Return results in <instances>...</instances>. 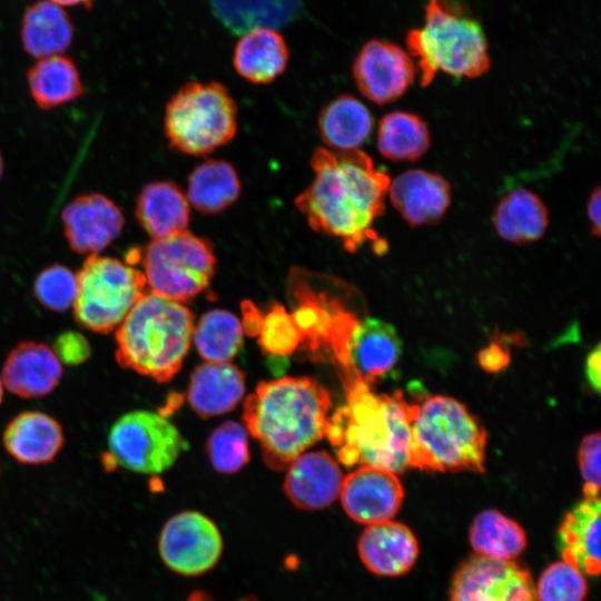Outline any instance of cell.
<instances>
[{"instance_id":"6da1fadb","label":"cell","mask_w":601,"mask_h":601,"mask_svg":"<svg viewBox=\"0 0 601 601\" xmlns=\"http://www.w3.org/2000/svg\"><path fill=\"white\" fill-rule=\"evenodd\" d=\"M311 166L314 178L295 199L308 225L339 239L349 253L380 243L373 226L384 211L390 177L361 149L317 148Z\"/></svg>"},{"instance_id":"7a4b0ae2","label":"cell","mask_w":601,"mask_h":601,"mask_svg":"<svg viewBox=\"0 0 601 601\" xmlns=\"http://www.w3.org/2000/svg\"><path fill=\"white\" fill-rule=\"evenodd\" d=\"M331 394L312 377L260 382L244 404L246 430L273 470H284L325 436Z\"/></svg>"},{"instance_id":"3957f363","label":"cell","mask_w":601,"mask_h":601,"mask_svg":"<svg viewBox=\"0 0 601 601\" xmlns=\"http://www.w3.org/2000/svg\"><path fill=\"white\" fill-rule=\"evenodd\" d=\"M346 391V404L328 417L325 432L339 461L395 474L410 467V405L403 394H376L357 380Z\"/></svg>"},{"instance_id":"277c9868","label":"cell","mask_w":601,"mask_h":601,"mask_svg":"<svg viewBox=\"0 0 601 601\" xmlns=\"http://www.w3.org/2000/svg\"><path fill=\"white\" fill-rule=\"evenodd\" d=\"M194 315L181 303L145 293L115 331L119 366L169 382L188 353Z\"/></svg>"},{"instance_id":"5b68a950","label":"cell","mask_w":601,"mask_h":601,"mask_svg":"<svg viewBox=\"0 0 601 601\" xmlns=\"http://www.w3.org/2000/svg\"><path fill=\"white\" fill-rule=\"evenodd\" d=\"M408 405L411 467L484 472L486 432L465 405L444 395H426Z\"/></svg>"},{"instance_id":"8992f818","label":"cell","mask_w":601,"mask_h":601,"mask_svg":"<svg viewBox=\"0 0 601 601\" xmlns=\"http://www.w3.org/2000/svg\"><path fill=\"white\" fill-rule=\"evenodd\" d=\"M410 55L420 69V85L428 86L437 71L476 78L491 67L482 27L449 0H428L424 26L406 35Z\"/></svg>"},{"instance_id":"52a82bcc","label":"cell","mask_w":601,"mask_h":601,"mask_svg":"<svg viewBox=\"0 0 601 601\" xmlns=\"http://www.w3.org/2000/svg\"><path fill=\"white\" fill-rule=\"evenodd\" d=\"M165 135L171 148L201 156L228 144L237 131V106L219 82H188L166 105Z\"/></svg>"},{"instance_id":"ba28073f","label":"cell","mask_w":601,"mask_h":601,"mask_svg":"<svg viewBox=\"0 0 601 601\" xmlns=\"http://www.w3.org/2000/svg\"><path fill=\"white\" fill-rule=\"evenodd\" d=\"M75 321L99 334L116 331L146 292V278L132 265L109 256L89 255L77 273Z\"/></svg>"},{"instance_id":"9c48e42d","label":"cell","mask_w":601,"mask_h":601,"mask_svg":"<svg viewBox=\"0 0 601 601\" xmlns=\"http://www.w3.org/2000/svg\"><path fill=\"white\" fill-rule=\"evenodd\" d=\"M140 260L149 292L178 303L188 302L210 283L216 265L211 244L185 230L152 239L126 263Z\"/></svg>"},{"instance_id":"30bf717a","label":"cell","mask_w":601,"mask_h":601,"mask_svg":"<svg viewBox=\"0 0 601 601\" xmlns=\"http://www.w3.org/2000/svg\"><path fill=\"white\" fill-rule=\"evenodd\" d=\"M106 467L121 466L141 474L168 470L187 449L177 427L166 416L147 410L121 415L111 425Z\"/></svg>"},{"instance_id":"8fae6325","label":"cell","mask_w":601,"mask_h":601,"mask_svg":"<svg viewBox=\"0 0 601 601\" xmlns=\"http://www.w3.org/2000/svg\"><path fill=\"white\" fill-rule=\"evenodd\" d=\"M288 292L296 304L292 315L304 336L303 343L311 349L331 347L343 368L344 378L348 377L347 343L358 319L343 306L339 298L325 290H316L307 273L300 269L292 270Z\"/></svg>"},{"instance_id":"7c38bea8","label":"cell","mask_w":601,"mask_h":601,"mask_svg":"<svg viewBox=\"0 0 601 601\" xmlns=\"http://www.w3.org/2000/svg\"><path fill=\"white\" fill-rule=\"evenodd\" d=\"M157 548L169 570L184 577H197L216 566L224 542L211 519L197 511H181L165 522Z\"/></svg>"},{"instance_id":"4fadbf2b","label":"cell","mask_w":601,"mask_h":601,"mask_svg":"<svg viewBox=\"0 0 601 601\" xmlns=\"http://www.w3.org/2000/svg\"><path fill=\"white\" fill-rule=\"evenodd\" d=\"M449 601H539L530 571L515 561L474 555L460 564Z\"/></svg>"},{"instance_id":"5bb4252c","label":"cell","mask_w":601,"mask_h":601,"mask_svg":"<svg viewBox=\"0 0 601 601\" xmlns=\"http://www.w3.org/2000/svg\"><path fill=\"white\" fill-rule=\"evenodd\" d=\"M352 71L359 92L377 105L398 99L415 79L411 56L400 46L381 39H372L361 48Z\"/></svg>"},{"instance_id":"9a60e30c","label":"cell","mask_w":601,"mask_h":601,"mask_svg":"<svg viewBox=\"0 0 601 601\" xmlns=\"http://www.w3.org/2000/svg\"><path fill=\"white\" fill-rule=\"evenodd\" d=\"M338 497L353 521L370 525L388 521L398 512L404 490L395 473L361 465L344 476Z\"/></svg>"},{"instance_id":"2e32d148","label":"cell","mask_w":601,"mask_h":601,"mask_svg":"<svg viewBox=\"0 0 601 601\" xmlns=\"http://www.w3.org/2000/svg\"><path fill=\"white\" fill-rule=\"evenodd\" d=\"M63 233L78 254H98L117 239L125 226L121 209L99 193L83 194L62 210Z\"/></svg>"},{"instance_id":"e0dca14e","label":"cell","mask_w":601,"mask_h":601,"mask_svg":"<svg viewBox=\"0 0 601 601\" xmlns=\"http://www.w3.org/2000/svg\"><path fill=\"white\" fill-rule=\"evenodd\" d=\"M402 343L396 329L377 318H364L354 325L347 343L349 380L370 387L391 372L401 355Z\"/></svg>"},{"instance_id":"ac0fdd59","label":"cell","mask_w":601,"mask_h":601,"mask_svg":"<svg viewBox=\"0 0 601 601\" xmlns=\"http://www.w3.org/2000/svg\"><path fill=\"white\" fill-rule=\"evenodd\" d=\"M62 377V364L51 346L22 341L7 355L2 367L6 388L21 398H38L52 393Z\"/></svg>"},{"instance_id":"d6986e66","label":"cell","mask_w":601,"mask_h":601,"mask_svg":"<svg viewBox=\"0 0 601 601\" xmlns=\"http://www.w3.org/2000/svg\"><path fill=\"white\" fill-rule=\"evenodd\" d=\"M343 479L337 462L327 452L302 453L287 467L284 491L297 509L317 511L338 499Z\"/></svg>"},{"instance_id":"ffe728a7","label":"cell","mask_w":601,"mask_h":601,"mask_svg":"<svg viewBox=\"0 0 601 601\" xmlns=\"http://www.w3.org/2000/svg\"><path fill=\"white\" fill-rule=\"evenodd\" d=\"M357 551L364 566L376 575L397 577L415 564L420 546L408 526L392 520L366 525Z\"/></svg>"},{"instance_id":"44dd1931","label":"cell","mask_w":601,"mask_h":601,"mask_svg":"<svg viewBox=\"0 0 601 601\" xmlns=\"http://www.w3.org/2000/svg\"><path fill=\"white\" fill-rule=\"evenodd\" d=\"M391 204L412 226L440 220L451 204V186L441 175L410 169L390 183Z\"/></svg>"},{"instance_id":"7402d4cb","label":"cell","mask_w":601,"mask_h":601,"mask_svg":"<svg viewBox=\"0 0 601 601\" xmlns=\"http://www.w3.org/2000/svg\"><path fill=\"white\" fill-rule=\"evenodd\" d=\"M65 442L61 424L41 411H23L9 421L2 433L7 453L17 462L41 465L56 459Z\"/></svg>"},{"instance_id":"603a6c76","label":"cell","mask_w":601,"mask_h":601,"mask_svg":"<svg viewBox=\"0 0 601 601\" xmlns=\"http://www.w3.org/2000/svg\"><path fill=\"white\" fill-rule=\"evenodd\" d=\"M600 499L584 497L564 516L559 531L563 561L584 574L600 573Z\"/></svg>"},{"instance_id":"cb8c5ba5","label":"cell","mask_w":601,"mask_h":601,"mask_svg":"<svg viewBox=\"0 0 601 601\" xmlns=\"http://www.w3.org/2000/svg\"><path fill=\"white\" fill-rule=\"evenodd\" d=\"M243 372L230 364L206 362L195 368L188 387V402L201 417L231 411L244 396Z\"/></svg>"},{"instance_id":"d4e9b609","label":"cell","mask_w":601,"mask_h":601,"mask_svg":"<svg viewBox=\"0 0 601 601\" xmlns=\"http://www.w3.org/2000/svg\"><path fill=\"white\" fill-rule=\"evenodd\" d=\"M289 52L284 37L273 28L247 30L237 41L233 63L239 76L253 83L274 81L286 69Z\"/></svg>"},{"instance_id":"484cf974","label":"cell","mask_w":601,"mask_h":601,"mask_svg":"<svg viewBox=\"0 0 601 601\" xmlns=\"http://www.w3.org/2000/svg\"><path fill=\"white\" fill-rule=\"evenodd\" d=\"M135 215L152 239L166 238L187 230L189 203L176 184L154 181L140 190Z\"/></svg>"},{"instance_id":"4316f807","label":"cell","mask_w":601,"mask_h":601,"mask_svg":"<svg viewBox=\"0 0 601 601\" xmlns=\"http://www.w3.org/2000/svg\"><path fill=\"white\" fill-rule=\"evenodd\" d=\"M73 26L59 6L38 1L27 8L21 24L24 51L38 59L61 55L71 45Z\"/></svg>"},{"instance_id":"83f0119b","label":"cell","mask_w":601,"mask_h":601,"mask_svg":"<svg viewBox=\"0 0 601 601\" xmlns=\"http://www.w3.org/2000/svg\"><path fill=\"white\" fill-rule=\"evenodd\" d=\"M549 225L544 203L534 193L518 188L496 205L493 226L496 234L513 244H525L543 236Z\"/></svg>"},{"instance_id":"f1b7e54d","label":"cell","mask_w":601,"mask_h":601,"mask_svg":"<svg viewBox=\"0 0 601 601\" xmlns=\"http://www.w3.org/2000/svg\"><path fill=\"white\" fill-rule=\"evenodd\" d=\"M318 128L328 149L354 150L367 140L373 128V117L358 99L341 95L323 108Z\"/></svg>"},{"instance_id":"f546056e","label":"cell","mask_w":601,"mask_h":601,"mask_svg":"<svg viewBox=\"0 0 601 601\" xmlns=\"http://www.w3.org/2000/svg\"><path fill=\"white\" fill-rule=\"evenodd\" d=\"M27 82L32 99L41 109L71 102L83 92L76 63L61 55L38 59L27 72Z\"/></svg>"},{"instance_id":"4dcf8cb0","label":"cell","mask_w":601,"mask_h":601,"mask_svg":"<svg viewBox=\"0 0 601 601\" xmlns=\"http://www.w3.org/2000/svg\"><path fill=\"white\" fill-rule=\"evenodd\" d=\"M240 194V181L227 161L210 159L197 166L188 177L187 200L203 214H218L233 205Z\"/></svg>"},{"instance_id":"1f68e13d","label":"cell","mask_w":601,"mask_h":601,"mask_svg":"<svg viewBox=\"0 0 601 601\" xmlns=\"http://www.w3.org/2000/svg\"><path fill=\"white\" fill-rule=\"evenodd\" d=\"M469 538L475 555L501 561H514L528 542L524 529L494 509L484 510L474 518Z\"/></svg>"},{"instance_id":"d6a6232c","label":"cell","mask_w":601,"mask_h":601,"mask_svg":"<svg viewBox=\"0 0 601 601\" xmlns=\"http://www.w3.org/2000/svg\"><path fill=\"white\" fill-rule=\"evenodd\" d=\"M428 148V128L420 116L407 111H393L381 119L377 149L384 158L414 161Z\"/></svg>"},{"instance_id":"836d02e7","label":"cell","mask_w":601,"mask_h":601,"mask_svg":"<svg viewBox=\"0 0 601 601\" xmlns=\"http://www.w3.org/2000/svg\"><path fill=\"white\" fill-rule=\"evenodd\" d=\"M217 17L230 30L245 32L256 27H280L294 19L299 0H211Z\"/></svg>"},{"instance_id":"e575fe53","label":"cell","mask_w":601,"mask_h":601,"mask_svg":"<svg viewBox=\"0 0 601 601\" xmlns=\"http://www.w3.org/2000/svg\"><path fill=\"white\" fill-rule=\"evenodd\" d=\"M243 326L230 312L213 309L194 326L193 339L198 354L207 362L226 363L235 357L243 343Z\"/></svg>"},{"instance_id":"d590c367","label":"cell","mask_w":601,"mask_h":601,"mask_svg":"<svg viewBox=\"0 0 601 601\" xmlns=\"http://www.w3.org/2000/svg\"><path fill=\"white\" fill-rule=\"evenodd\" d=\"M207 453L219 473L238 472L249 460L247 430L237 422L223 423L208 437Z\"/></svg>"},{"instance_id":"8d00e7d4","label":"cell","mask_w":601,"mask_h":601,"mask_svg":"<svg viewBox=\"0 0 601 601\" xmlns=\"http://www.w3.org/2000/svg\"><path fill=\"white\" fill-rule=\"evenodd\" d=\"M77 292V274L61 264L43 268L32 285V294L38 303L56 313L72 308Z\"/></svg>"},{"instance_id":"74e56055","label":"cell","mask_w":601,"mask_h":601,"mask_svg":"<svg viewBox=\"0 0 601 601\" xmlns=\"http://www.w3.org/2000/svg\"><path fill=\"white\" fill-rule=\"evenodd\" d=\"M535 590L539 601H584L588 584L580 569L558 561L543 570Z\"/></svg>"},{"instance_id":"f35d334b","label":"cell","mask_w":601,"mask_h":601,"mask_svg":"<svg viewBox=\"0 0 601 601\" xmlns=\"http://www.w3.org/2000/svg\"><path fill=\"white\" fill-rule=\"evenodd\" d=\"M258 335L262 349L277 356L292 354L304 342L293 315L279 304H274L263 317Z\"/></svg>"},{"instance_id":"ab89813d","label":"cell","mask_w":601,"mask_h":601,"mask_svg":"<svg viewBox=\"0 0 601 601\" xmlns=\"http://www.w3.org/2000/svg\"><path fill=\"white\" fill-rule=\"evenodd\" d=\"M600 433L587 435L579 449V466L584 497H598L600 491Z\"/></svg>"},{"instance_id":"60d3db41","label":"cell","mask_w":601,"mask_h":601,"mask_svg":"<svg viewBox=\"0 0 601 601\" xmlns=\"http://www.w3.org/2000/svg\"><path fill=\"white\" fill-rule=\"evenodd\" d=\"M52 349L60 363L69 366L80 365L91 355L88 338L76 331L60 333L55 339Z\"/></svg>"},{"instance_id":"b9f144b4","label":"cell","mask_w":601,"mask_h":601,"mask_svg":"<svg viewBox=\"0 0 601 601\" xmlns=\"http://www.w3.org/2000/svg\"><path fill=\"white\" fill-rule=\"evenodd\" d=\"M479 359L483 368L496 372L508 364L509 355L502 346L491 344L480 353Z\"/></svg>"},{"instance_id":"7bdbcfd3","label":"cell","mask_w":601,"mask_h":601,"mask_svg":"<svg viewBox=\"0 0 601 601\" xmlns=\"http://www.w3.org/2000/svg\"><path fill=\"white\" fill-rule=\"evenodd\" d=\"M600 345L598 344L587 357L585 376L590 386L598 393L600 390Z\"/></svg>"},{"instance_id":"ee69618b","label":"cell","mask_w":601,"mask_h":601,"mask_svg":"<svg viewBox=\"0 0 601 601\" xmlns=\"http://www.w3.org/2000/svg\"><path fill=\"white\" fill-rule=\"evenodd\" d=\"M243 314L245 332L248 335H258L263 323L260 313L250 302L245 300L243 302Z\"/></svg>"},{"instance_id":"f6af8a7d","label":"cell","mask_w":601,"mask_h":601,"mask_svg":"<svg viewBox=\"0 0 601 601\" xmlns=\"http://www.w3.org/2000/svg\"><path fill=\"white\" fill-rule=\"evenodd\" d=\"M600 188L597 187L591 193L587 204V216L594 236L600 235Z\"/></svg>"},{"instance_id":"bcb514c9","label":"cell","mask_w":601,"mask_h":601,"mask_svg":"<svg viewBox=\"0 0 601 601\" xmlns=\"http://www.w3.org/2000/svg\"><path fill=\"white\" fill-rule=\"evenodd\" d=\"M57 6H68V7H83L89 9L92 7V0H47Z\"/></svg>"},{"instance_id":"7dc6e473","label":"cell","mask_w":601,"mask_h":601,"mask_svg":"<svg viewBox=\"0 0 601 601\" xmlns=\"http://www.w3.org/2000/svg\"><path fill=\"white\" fill-rule=\"evenodd\" d=\"M187 601H216L211 595L204 591H194ZM242 601H256L254 598H247Z\"/></svg>"},{"instance_id":"c3c4849f","label":"cell","mask_w":601,"mask_h":601,"mask_svg":"<svg viewBox=\"0 0 601 601\" xmlns=\"http://www.w3.org/2000/svg\"><path fill=\"white\" fill-rule=\"evenodd\" d=\"M3 168H4V162H3L2 155L0 152V178L2 177Z\"/></svg>"},{"instance_id":"681fc988","label":"cell","mask_w":601,"mask_h":601,"mask_svg":"<svg viewBox=\"0 0 601 601\" xmlns=\"http://www.w3.org/2000/svg\"><path fill=\"white\" fill-rule=\"evenodd\" d=\"M2 398H3V383H2V378L0 376V405L2 403Z\"/></svg>"},{"instance_id":"f907efd6","label":"cell","mask_w":601,"mask_h":601,"mask_svg":"<svg viewBox=\"0 0 601 601\" xmlns=\"http://www.w3.org/2000/svg\"><path fill=\"white\" fill-rule=\"evenodd\" d=\"M0 477H1V462H0Z\"/></svg>"}]
</instances>
